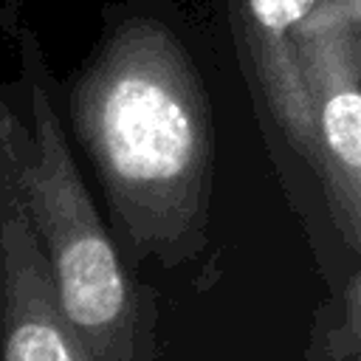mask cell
I'll use <instances>...</instances> for the list:
<instances>
[{"instance_id": "1", "label": "cell", "mask_w": 361, "mask_h": 361, "mask_svg": "<svg viewBox=\"0 0 361 361\" xmlns=\"http://www.w3.org/2000/svg\"><path fill=\"white\" fill-rule=\"evenodd\" d=\"M71 110L130 248L180 257L212 186L209 102L180 42L152 20L121 25L73 85Z\"/></svg>"}, {"instance_id": "2", "label": "cell", "mask_w": 361, "mask_h": 361, "mask_svg": "<svg viewBox=\"0 0 361 361\" xmlns=\"http://www.w3.org/2000/svg\"><path fill=\"white\" fill-rule=\"evenodd\" d=\"M0 144L68 327L90 361H135V288L90 203L59 116L39 82L31 87L28 127L0 104Z\"/></svg>"}, {"instance_id": "3", "label": "cell", "mask_w": 361, "mask_h": 361, "mask_svg": "<svg viewBox=\"0 0 361 361\" xmlns=\"http://www.w3.org/2000/svg\"><path fill=\"white\" fill-rule=\"evenodd\" d=\"M361 0H319L296 31V56L310 99L316 175L341 237H361Z\"/></svg>"}, {"instance_id": "4", "label": "cell", "mask_w": 361, "mask_h": 361, "mask_svg": "<svg viewBox=\"0 0 361 361\" xmlns=\"http://www.w3.org/2000/svg\"><path fill=\"white\" fill-rule=\"evenodd\" d=\"M0 361H90L59 313L0 144Z\"/></svg>"}, {"instance_id": "5", "label": "cell", "mask_w": 361, "mask_h": 361, "mask_svg": "<svg viewBox=\"0 0 361 361\" xmlns=\"http://www.w3.org/2000/svg\"><path fill=\"white\" fill-rule=\"evenodd\" d=\"M316 6L319 0H243V28L251 71L276 124L310 166H316L310 99L293 37Z\"/></svg>"}]
</instances>
